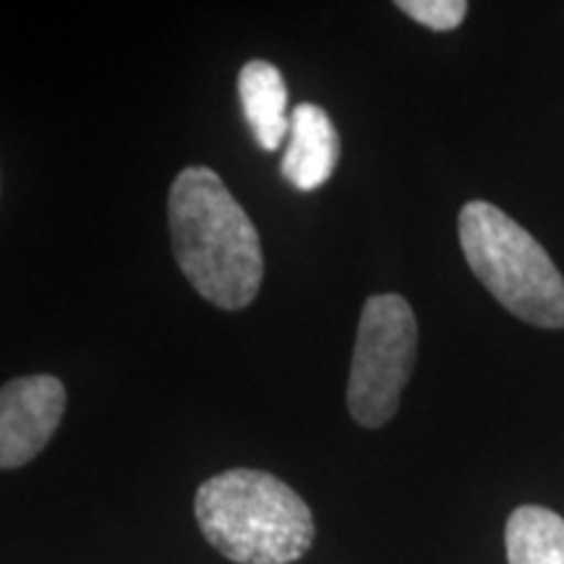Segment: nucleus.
I'll list each match as a JSON object with an SVG mask.
<instances>
[{
  "mask_svg": "<svg viewBox=\"0 0 564 564\" xmlns=\"http://www.w3.org/2000/svg\"><path fill=\"white\" fill-rule=\"evenodd\" d=\"M167 223L175 262L202 299L225 312L257 299L264 280L259 230L212 167L192 165L175 175Z\"/></svg>",
  "mask_w": 564,
  "mask_h": 564,
  "instance_id": "obj_1",
  "label": "nucleus"
},
{
  "mask_svg": "<svg viewBox=\"0 0 564 564\" xmlns=\"http://www.w3.org/2000/svg\"><path fill=\"white\" fill-rule=\"evenodd\" d=\"M204 539L236 564H291L314 544L308 505L267 470L232 468L207 478L194 499Z\"/></svg>",
  "mask_w": 564,
  "mask_h": 564,
  "instance_id": "obj_2",
  "label": "nucleus"
},
{
  "mask_svg": "<svg viewBox=\"0 0 564 564\" xmlns=\"http://www.w3.org/2000/svg\"><path fill=\"white\" fill-rule=\"evenodd\" d=\"M457 232L468 267L507 312L535 327H564V278L523 225L489 202H468Z\"/></svg>",
  "mask_w": 564,
  "mask_h": 564,
  "instance_id": "obj_3",
  "label": "nucleus"
},
{
  "mask_svg": "<svg viewBox=\"0 0 564 564\" xmlns=\"http://www.w3.org/2000/svg\"><path fill=\"white\" fill-rule=\"evenodd\" d=\"M419 324L403 295H371L358 322L348 377V411L366 429H379L398 413L413 373Z\"/></svg>",
  "mask_w": 564,
  "mask_h": 564,
  "instance_id": "obj_4",
  "label": "nucleus"
},
{
  "mask_svg": "<svg viewBox=\"0 0 564 564\" xmlns=\"http://www.w3.org/2000/svg\"><path fill=\"white\" fill-rule=\"evenodd\" d=\"M66 413V387L51 373L21 377L0 387V468L34 460Z\"/></svg>",
  "mask_w": 564,
  "mask_h": 564,
  "instance_id": "obj_5",
  "label": "nucleus"
},
{
  "mask_svg": "<svg viewBox=\"0 0 564 564\" xmlns=\"http://www.w3.org/2000/svg\"><path fill=\"white\" fill-rule=\"evenodd\" d=\"M340 160V137L327 110L303 102L291 112L288 147L280 171L299 192H314L333 178Z\"/></svg>",
  "mask_w": 564,
  "mask_h": 564,
  "instance_id": "obj_6",
  "label": "nucleus"
},
{
  "mask_svg": "<svg viewBox=\"0 0 564 564\" xmlns=\"http://www.w3.org/2000/svg\"><path fill=\"white\" fill-rule=\"evenodd\" d=\"M238 95L257 144L267 152H278L291 129L288 87L280 68L270 61H249L238 74Z\"/></svg>",
  "mask_w": 564,
  "mask_h": 564,
  "instance_id": "obj_7",
  "label": "nucleus"
},
{
  "mask_svg": "<svg viewBox=\"0 0 564 564\" xmlns=\"http://www.w3.org/2000/svg\"><path fill=\"white\" fill-rule=\"evenodd\" d=\"M510 564H564V520L546 507H518L505 531Z\"/></svg>",
  "mask_w": 564,
  "mask_h": 564,
  "instance_id": "obj_8",
  "label": "nucleus"
},
{
  "mask_svg": "<svg viewBox=\"0 0 564 564\" xmlns=\"http://www.w3.org/2000/svg\"><path fill=\"white\" fill-rule=\"evenodd\" d=\"M398 9L429 30L449 32L463 24L468 3L465 0H400Z\"/></svg>",
  "mask_w": 564,
  "mask_h": 564,
  "instance_id": "obj_9",
  "label": "nucleus"
}]
</instances>
